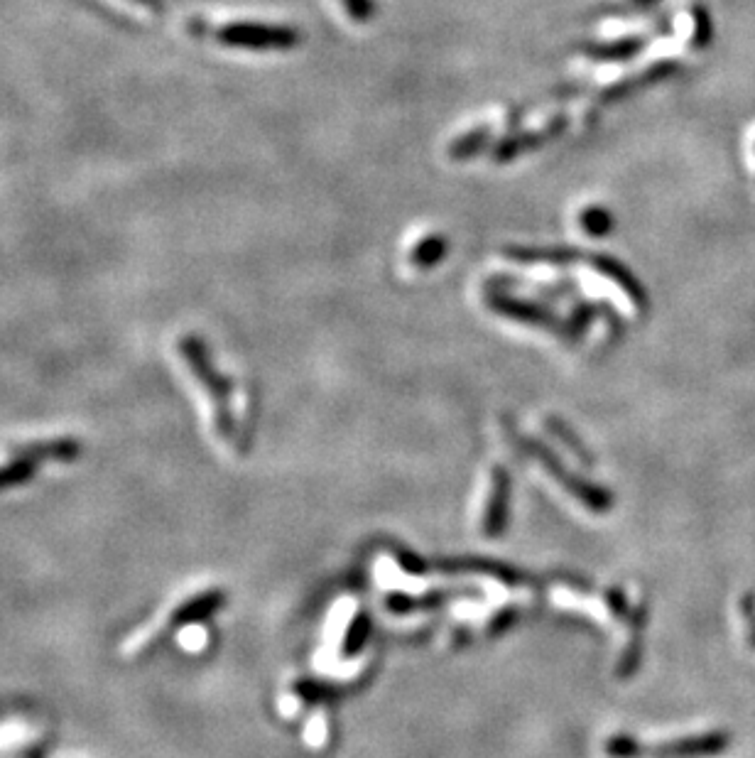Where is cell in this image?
<instances>
[{"label": "cell", "instance_id": "6da1fadb", "mask_svg": "<svg viewBox=\"0 0 755 758\" xmlns=\"http://www.w3.org/2000/svg\"><path fill=\"white\" fill-rule=\"evenodd\" d=\"M76 452H79V445L69 437H50V440L13 445L0 457V491L15 489V486L30 481L42 469V464L72 462Z\"/></svg>", "mask_w": 755, "mask_h": 758}, {"label": "cell", "instance_id": "7a4b0ae2", "mask_svg": "<svg viewBox=\"0 0 755 758\" xmlns=\"http://www.w3.org/2000/svg\"><path fill=\"white\" fill-rule=\"evenodd\" d=\"M179 356L187 361L189 371H192L194 381L202 386V391L209 395L211 403V420H214L216 432L221 435V440H231L233 437V415H231V388H228L226 378H221L216 373L214 364H211L209 354H206V346L199 344L194 337H184L179 341Z\"/></svg>", "mask_w": 755, "mask_h": 758}, {"label": "cell", "instance_id": "3957f363", "mask_svg": "<svg viewBox=\"0 0 755 758\" xmlns=\"http://www.w3.org/2000/svg\"><path fill=\"white\" fill-rule=\"evenodd\" d=\"M221 592H199L194 597L182 599L177 606H172L170 611H162L157 619H152L150 624H145L138 633L128 638V643L123 646V653H128L130 658L145 653L150 646H155L157 638L167 631V628H179V626H192L194 621H202L209 614H214L221 606Z\"/></svg>", "mask_w": 755, "mask_h": 758}, {"label": "cell", "instance_id": "277c9868", "mask_svg": "<svg viewBox=\"0 0 755 758\" xmlns=\"http://www.w3.org/2000/svg\"><path fill=\"white\" fill-rule=\"evenodd\" d=\"M729 746V736L726 734H702V736H689V739L675 741V744L660 746V749L648 751V754L640 756H653V758H704V756H716L721 751H726Z\"/></svg>", "mask_w": 755, "mask_h": 758}, {"label": "cell", "instance_id": "5b68a950", "mask_svg": "<svg viewBox=\"0 0 755 758\" xmlns=\"http://www.w3.org/2000/svg\"><path fill=\"white\" fill-rule=\"evenodd\" d=\"M219 42L233 47H280L287 42L285 30H275V27L263 25H228L219 30Z\"/></svg>", "mask_w": 755, "mask_h": 758}, {"label": "cell", "instance_id": "8992f818", "mask_svg": "<svg viewBox=\"0 0 755 758\" xmlns=\"http://www.w3.org/2000/svg\"><path fill=\"white\" fill-rule=\"evenodd\" d=\"M505 494H508V479H505L503 471H496V476H493V498L488 503L486 521H483L486 523V535L501 533L505 518Z\"/></svg>", "mask_w": 755, "mask_h": 758}]
</instances>
